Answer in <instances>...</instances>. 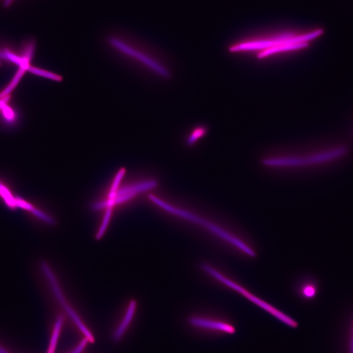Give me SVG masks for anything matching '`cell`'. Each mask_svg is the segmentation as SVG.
<instances>
[{"label":"cell","mask_w":353,"mask_h":353,"mask_svg":"<svg viewBox=\"0 0 353 353\" xmlns=\"http://www.w3.org/2000/svg\"><path fill=\"white\" fill-rule=\"evenodd\" d=\"M136 308V302L135 301H131L127 308L126 314L119 326L115 330L113 339L115 341L119 340L124 334L126 328L131 322Z\"/></svg>","instance_id":"9"},{"label":"cell","mask_w":353,"mask_h":353,"mask_svg":"<svg viewBox=\"0 0 353 353\" xmlns=\"http://www.w3.org/2000/svg\"><path fill=\"white\" fill-rule=\"evenodd\" d=\"M206 132V128L203 126L195 127L192 131L187 139V143L189 145L194 144L199 138L204 136Z\"/></svg>","instance_id":"18"},{"label":"cell","mask_w":353,"mask_h":353,"mask_svg":"<svg viewBox=\"0 0 353 353\" xmlns=\"http://www.w3.org/2000/svg\"><path fill=\"white\" fill-rule=\"evenodd\" d=\"M308 46V42L286 44L261 50L257 54V57L262 59L277 52L304 49Z\"/></svg>","instance_id":"8"},{"label":"cell","mask_w":353,"mask_h":353,"mask_svg":"<svg viewBox=\"0 0 353 353\" xmlns=\"http://www.w3.org/2000/svg\"><path fill=\"white\" fill-rule=\"evenodd\" d=\"M26 70L23 68H20L16 75L14 76L11 83L0 94V98H3L7 96L17 85L21 77Z\"/></svg>","instance_id":"16"},{"label":"cell","mask_w":353,"mask_h":353,"mask_svg":"<svg viewBox=\"0 0 353 353\" xmlns=\"http://www.w3.org/2000/svg\"><path fill=\"white\" fill-rule=\"evenodd\" d=\"M341 143H297L267 145L255 157L256 167L269 176L292 178L306 176L332 166L347 156Z\"/></svg>","instance_id":"1"},{"label":"cell","mask_w":353,"mask_h":353,"mask_svg":"<svg viewBox=\"0 0 353 353\" xmlns=\"http://www.w3.org/2000/svg\"><path fill=\"white\" fill-rule=\"evenodd\" d=\"M0 58L3 59H7L5 53L1 51H0Z\"/></svg>","instance_id":"23"},{"label":"cell","mask_w":353,"mask_h":353,"mask_svg":"<svg viewBox=\"0 0 353 353\" xmlns=\"http://www.w3.org/2000/svg\"><path fill=\"white\" fill-rule=\"evenodd\" d=\"M45 274L48 277L50 286H51L52 290L55 294L56 299L64 308L68 315L70 317L73 322L75 323L77 328L84 335L85 337L87 338L89 342L93 343L95 339L91 332L88 330L84 323L82 322L77 314L70 306V304L67 303L65 299L62 292L61 291L59 284L57 283L55 276L53 275V272L50 269H48L45 271Z\"/></svg>","instance_id":"6"},{"label":"cell","mask_w":353,"mask_h":353,"mask_svg":"<svg viewBox=\"0 0 353 353\" xmlns=\"http://www.w3.org/2000/svg\"><path fill=\"white\" fill-rule=\"evenodd\" d=\"M16 203L17 208H20L28 211L38 218L47 223H49V224H53L54 222L53 219L51 217L44 213H43L42 211L35 208L31 203L25 201L20 197L16 196Z\"/></svg>","instance_id":"12"},{"label":"cell","mask_w":353,"mask_h":353,"mask_svg":"<svg viewBox=\"0 0 353 353\" xmlns=\"http://www.w3.org/2000/svg\"><path fill=\"white\" fill-rule=\"evenodd\" d=\"M316 292V289L314 285L312 284H307L303 288V293L304 296L307 298H313Z\"/></svg>","instance_id":"19"},{"label":"cell","mask_w":353,"mask_h":353,"mask_svg":"<svg viewBox=\"0 0 353 353\" xmlns=\"http://www.w3.org/2000/svg\"><path fill=\"white\" fill-rule=\"evenodd\" d=\"M342 345V353H353V312L343 333Z\"/></svg>","instance_id":"11"},{"label":"cell","mask_w":353,"mask_h":353,"mask_svg":"<svg viewBox=\"0 0 353 353\" xmlns=\"http://www.w3.org/2000/svg\"><path fill=\"white\" fill-rule=\"evenodd\" d=\"M0 197L7 206L11 209L16 208V197H14L9 188L0 180Z\"/></svg>","instance_id":"14"},{"label":"cell","mask_w":353,"mask_h":353,"mask_svg":"<svg viewBox=\"0 0 353 353\" xmlns=\"http://www.w3.org/2000/svg\"><path fill=\"white\" fill-rule=\"evenodd\" d=\"M89 340L85 337L79 344V345L70 353H81L86 347Z\"/></svg>","instance_id":"20"},{"label":"cell","mask_w":353,"mask_h":353,"mask_svg":"<svg viewBox=\"0 0 353 353\" xmlns=\"http://www.w3.org/2000/svg\"><path fill=\"white\" fill-rule=\"evenodd\" d=\"M322 32V30L317 29L310 33L300 35L286 34L270 39L254 41L234 45L229 48V51L233 52L244 50H263L286 44L308 42L319 36Z\"/></svg>","instance_id":"5"},{"label":"cell","mask_w":353,"mask_h":353,"mask_svg":"<svg viewBox=\"0 0 353 353\" xmlns=\"http://www.w3.org/2000/svg\"><path fill=\"white\" fill-rule=\"evenodd\" d=\"M4 53L6 55L7 60L17 64L20 66V68H23L27 70L30 66L29 62L30 60L23 56H19L13 53L10 52L7 50H5Z\"/></svg>","instance_id":"15"},{"label":"cell","mask_w":353,"mask_h":353,"mask_svg":"<svg viewBox=\"0 0 353 353\" xmlns=\"http://www.w3.org/2000/svg\"><path fill=\"white\" fill-rule=\"evenodd\" d=\"M64 321V317L59 315L54 324L52 334L49 344L47 353H54L61 329Z\"/></svg>","instance_id":"13"},{"label":"cell","mask_w":353,"mask_h":353,"mask_svg":"<svg viewBox=\"0 0 353 353\" xmlns=\"http://www.w3.org/2000/svg\"><path fill=\"white\" fill-rule=\"evenodd\" d=\"M201 268L205 272L228 287L240 293L250 301L268 312L284 324L292 328L298 327V324L296 321L268 303L252 294L241 285L227 278L209 264L202 263Z\"/></svg>","instance_id":"4"},{"label":"cell","mask_w":353,"mask_h":353,"mask_svg":"<svg viewBox=\"0 0 353 353\" xmlns=\"http://www.w3.org/2000/svg\"></svg>","instance_id":"24"},{"label":"cell","mask_w":353,"mask_h":353,"mask_svg":"<svg viewBox=\"0 0 353 353\" xmlns=\"http://www.w3.org/2000/svg\"><path fill=\"white\" fill-rule=\"evenodd\" d=\"M27 70L35 75L45 77L47 78H50L53 80L59 81L62 80V77L59 75L32 66H29Z\"/></svg>","instance_id":"17"},{"label":"cell","mask_w":353,"mask_h":353,"mask_svg":"<svg viewBox=\"0 0 353 353\" xmlns=\"http://www.w3.org/2000/svg\"><path fill=\"white\" fill-rule=\"evenodd\" d=\"M105 40L113 53L137 61L163 78H170V73L165 67L135 47L125 35L113 32L106 36Z\"/></svg>","instance_id":"2"},{"label":"cell","mask_w":353,"mask_h":353,"mask_svg":"<svg viewBox=\"0 0 353 353\" xmlns=\"http://www.w3.org/2000/svg\"><path fill=\"white\" fill-rule=\"evenodd\" d=\"M159 206L162 209L170 213L203 226L215 235L236 247L246 254L251 255L252 254L253 250L238 238L234 236L217 224L185 210L176 207L163 201L160 202Z\"/></svg>","instance_id":"3"},{"label":"cell","mask_w":353,"mask_h":353,"mask_svg":"<svg viewBox=\"0 0 353 353\" xmlns=\"http://www.w3.org/2000/svg\"><path fill=\"white\" fill-rule=\"evenodd\" d=\"M13 0H4L3 4L5 7L9 6Z\"/></svg>","instance_id":"22"},{"label":"cell","mask_w":353,"mask_h":353,"mask_svg":"<svg viewBox=\"0 0 353 353\" xmlns=\"http://www.w3.org/2000/svg\"><path fill=\"white\" fill-rule=\"evenodd\" d=\"M189 322L194 326L219 330L229 333H233L235 331V328L232 326L220 322L198 317H192L189 319Z\"/></svg>","instance_id":"7"},{"label":"cell","mask_w":353,"mask_h":353,"mask_svg":"<svg viewBox=\"0 0 353 353\" xmlns=\"http://www.w3.org/2000/svg\"><path fill=\"white\" fill-rule=\"evenodd\" d=\"M0 353H11L4 346L0 343Z\"/></svg>","instance_id":"21"},{"label":"cell","mask_w":353,"mask_h":353,"mask_svg":"<svg viewBox=\"0 0 353 353\" xmlns=\"http://www.w3.org/2000/svg\"><path fill=\"white\" fill-rule=\"evenodd\" d=\"M157 182L154 180H147L133 185L125 186L116 192V196H119L127 194H134L147 191L155 187Z\"/></svg>","instance_id":"10"}]
</instances>
